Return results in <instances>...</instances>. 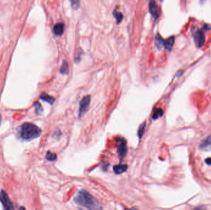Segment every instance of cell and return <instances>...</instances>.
I'll return each instance as SVG.
<instances>
[{
	"mask_svg": "<svg viewBox=\"0 0 211 210\" xmlns=\"http://www.w3.org/2000/svg\"><path fill=\"white\" fill-rule=\"evenodd\" d=\"M76 204L89 209H100L102 208L97 199L85 190L78 191L74 198Z\"/></svg>",
	"mask_w": 211,
	"mask_h": 210,
	"instance_id": "obj_1",
	"label": "cell"
},
{
	"mask_svg": "<svg viewBox=\"0 0 211 210\" xmlns=\"http://www.w3.org/2000/svg\"><path fill=\"white\" fill-rule=\"evenodd\" d=\"M19 136L26 141H31L39 137L42 130L35 125L31 123H25L18 128Z\"/></svg>",
	"mask_w": 211,
	"mask_h": 210,
	"instance_id": "obj_2",
	"label": "cell"
},
{
	"mask_svg": "<svg viewBox=\"0 0 211 210\" xmlns=\"http://www.w3.org/2000/svg\"><path fill=\"white\" fill-rule=\"evenodd\" d=\"M117 153L120 160H122L127 155V142L123 138H119L117 143Z\"/></svg>",
	"mask_w": 211,
	"mask_h": 210,
	"instance_id": "obj_3",
	"label": "cell"
},
{
	"mask_svg": "<svg viewBox=\"0 0 211 210\" xmlns=\"http://www.w3.org/2000/svg\"><path fill=\"white\" fill-rule=\"evenodd\" d=\"M193 38L195 44L198 48H201L205 43V36L204 32L198 28L193 31Z\"/></svg>",
	"mask_w": 211,
	"mask_h": 210,
	"instance_id": "obj_4",
	"label": "cell"
},
{
	"mask_svg": "<svg viewBox=\"0 0 211 210\" xmlns=\"http://www.w3.org/2000/svg\"><path fill=\"white\" fill-rule=\"evenodd\" d=\"M90 104V96H85L80 102L78 116L82 117L88 110Z\"/></svg>",
	"mask_w": 211,
	"mask_h": 210,
	"instance_id": "obj_5",
	"label": "cell"
},
{
	"mask_svg": "<svg viewBox=\"0 0 211 210\" xmlns=\"http://www.w3.org/2000/svg\"><path fill=\"white\" fill-rule=\"evenodd\" d=\"M0 201L3 204L5 209H13L14 208L8 195L3 190L0 192Z\"/></svg>",
	"mask_w": 211,
	"mask_h": 210,
	"instance_id": "obj_6",
	"label": "cell"
},
{
	"mask_svg": "<svg viewBox=\"0 0 211 210\" xmlns=\"http://www.w3.org/2000/svg\"><path fill=\"white\" fill-rule=\"evenodd\" d=\"M149 11L151 14L155 19H157L159 17L160 12L159 8L156 4L155 0H150L149 3Z\"/></svg>",
	"mask_w": 211,
	"mask_h": 210,
	"instance_id": "obj_7",
	"label": "cell"
},
{
	"mask_svg": "<svg viewBox=\"0 0 211 210\" xmlns=\"http://www.w3.org/2000/svg\"><path fill=\"white\" fill-rule=\"evenodd\" d=\"M64 30V25L63 23H56L53 28V32L56 36L59 37L63 34Z\"/></svg>",
	"mask_w": 211,
	"mask_h": 210,
	"instance_id": "obj_8",
	"label": "cell"
},
{
	"mask_svg": "<svg viewBox=\"0 0 211 210\" xmlns=\"http://www.w3.org/2000/svg\"><path fill=\"white\" fill-rule=\"evenodd\" d=\"M200 148L203 151H210L211 150V135L206 138L200 144Z\"/></svg>",
	"mask_w": 211,
	"mask_h": 210,
	"instance_id": "obj_9",
	"label": "cell"
},
{
	"mask_svg": "<svg viewBox=\"0 0 211 210\" xmlns=\"http://www.w3.org/2000/svg\"><path fill=\"white\" fill-rule=\"evenodd\" d=\"M128 166L127 165H118L113 167V170L115 174H120L126 172Z\"/></svg>",
	"mask_w": 211,
	"mask_h": 210,
	"instance_id": "obj_10",
	"label": "cell"
},
{
	"mask_svg": "<svg viewBox=\"0 0 211 210\" xmlns=\"http://www.w3.org/2000/svg\"><path fill=\"white\" fill-rule=\"evenodd\" d=\"M175 42V37L173 36H172L166 40H164V48L166 50L170 51L173 48V46Z\"/></svg>",
	"mask_w": 211,
	"mask_h": 210,
	"instance_id": "obj_11",
	"label": "cell"
},
{
	"mask_svg": "<svg viewBox=\"0 0 211 210\" xmlns=\"http://www.w3.org/2000/svg\"><path fill=\"white\" fill-rule=\"evenodd\" d=\"M155 45L156 48L161 50L163 47H164V40L161 37V36L159 34H157L155 38Z\"/></svg>",
	"mask_w": 211,
	"mask_h": 210,
	"instance_id": "obj_12",
	"label": "cell"
},
{
	"mask_svg": "<svg viewBox=\"0 0 211 210\" xmlns=\"http://www.w3.org/2000/svg\"><path fill=\"white\" fill-rule=\"evenodd\" d=\"M40 99L50 104H53V103L55 101V99L54 98H53L52 96H49L48 94L43 93L41 94L40 96Z\"/></svg>",
	"mask_w": 211,
	"mask_h": 210,
	"instance_id": "obj_13",
	"label": "cell"
},
{
	"mask_svg": "<svg viewBox=\"0 0 211 210\" xmlns=\"http://www.w3.org/2000/svg\"><path fill=\"white\" fill-rule=\"evenodd\" d=\"M163 114H164V111L162 109L156 108V109H155V110L153 111L152 118L153 119H157L159 117H161L163 115Z\"/></svg>",
	"mask_w": 211,
	"mask_h": 210,
	"instance_id": "obj_14",
	"label": "cell"
},
{
	"mask_svg": "<svg viewBox=\"0 0 211 210\" xmlns=\"http://www.w3.org/2000/svg\"><path fill=\"white\" fill-rule=\"evenodd\" d=\"M113 16L116 19L117 24H119L122 22L123 19V14L121 12L117 11V10L116 9H114L113 11Z\"/></svg>",
	"mask_w": 211,
	"mask_h": 210,
	"instance_id": "obj_15",
	"label": "cell"
},
{
	"mask_svg": "<svg viewBox=\"0 0 211 210\" xmlns=\"http://www.w3.org/2000/svg\"><path fill=\"white\" fill-rule=\"evenodd\" d=\"M69 72V66L68 63L66 61H64L63 62L62 66L60 69V73L63 75H67Z\"/></svg>",
	"mask_w": 211,
	"mask_h": 210,
	"instance_id": "obj_16",
	"label": "cell"
},
{
	"mask_svg": "<svg viewBox=\"0 0 211 210\" xmlns=\"http://www.w3.org/2000/svg\"><path fill=\"white\" fill-rule=\"evenodd\" d=\"M46 158L49 161H55L56 160H57V155L56 154L52 153L50 151H48L46 154Z\"/></svg>",
	"mask_w": 211,
	"mask_h": 210,
	"instance_id": "obj_17",
	"label": "cell"
},
{
	"mask_svg": "<svg viewBox=\"0 0 211 210\" xmlns=\"http://www.w3.org/2000/svg\"><path fill=\"white\" fill-rule=\"evenodd\" d=\"M145 126H146V122H144L143 123H142L140 126V128L138 129V136L139 137V138H141L144 133V129H145Z\"/></svg>",
	"mask_w": 211,
	"mask_h": 210,
	"instance_id": "obj_18",
	"label": "cell"
},
{
	"mask_svg": "<svg viewBox=\"0 0 211 210\" xmlns=\"http://www.w3.org/2000/svg\"><path fill=\"white\" fill-rule=\"evenodd\" d=\"M82 52V50L81 49H79L77 50L76 54H75V63H78V62H80V59H81Z\"/></svg>",
	"mask_w": 211,
	"mask_h": 210,
	"instance_id": "obj_19",
	"label": "cell"
},
{
	"mask_svg": "<svg viewBox=\"0 0 211 210\" xmlns=\"http://www.w3.org/2000/svg\"><path fill=\"white\" fill-rule=\"evenodd\" d=\"M71 6L74 9H77L80 6V0H69Z\"/></svg>",
	"mask_w": 211,
	"mask_h": 210,
	"instance_id": "obj_20",
	"label": "cell"
},
{
	"mask_svg": "<svg viewBox=\"0 0 211 210\" xmlns=\"http://www.w3.org/2000/svg\"><path fill=\"white\" fill-rule=\"evenodd\" d=\"M34 106L35 107V112L37 114H40L43 112L42 106L39 102H35L34 104Z\"/></svg>",
	"mask_w": 211,
	"mask_h": 210,
	"instance_id": "obj_21",
	"label": "cell"
},
{
	"mask_svg": "<svg viewBox=\"0 0 211 210\" xmlns=\"http://www.w3.org/2000/svg\"><path fill=\"white\" fill-rule=\"evenodd\" d=\"M203 28L206 31H209L211 29V25L209 24H204Z\"/></svg>",
	"mask_w": 211,
	"mask_h": 210,
	"instance_id": "obj_22",
	"label": "cell"
},
{
	"mask_svg": "<svg viewBox=\"0 0 211 210\" xmlns=\"http://www.w3.org/2000/svg\"><path fill=\"white\" fill-rule=\"evenodd\" d=\"M205 162L207 165L211 166V158H207L205 160Z\"/></svg>",
	"mask_w": 211,
	"mask_h": 210,
	"instance_id": "obj_23",
	"label": "cell"
},
{
	"mask_svg": "<svg viewBox=\"0 0 211 210\" xmlns=\"http://www.w3.org/2000/svg\"><path fill=\"white\" fill-rule=\"evenodd\" d=\"M161 1H162V0H161Z\"/></svg>",
	"mask_w": 211,
	"mask_h": 210,
	"instance_id": "obj_24",
	"label": "cell"
},
{
	"mask_svg": "<svg viewBox=\"0 0 211 210\" xmlns=\"http://www.w3.org/2000/svg\"><path fill=\"white\" fill-rule=\"evenodd\" d=\"M0 121H1V120H0Z\"/></svg>",
	"mask_w": 211,
	"mask_h": 210,
	"instance_id": "obj_25",
	"label": "cell"
}]
</instances>
